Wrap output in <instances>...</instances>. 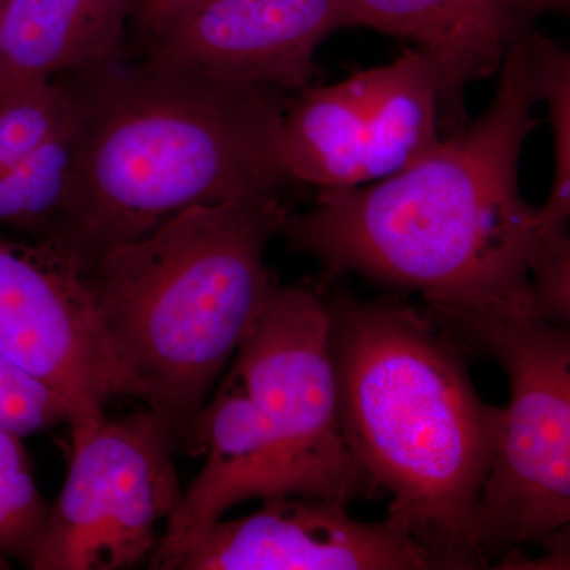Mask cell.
I'll use <instances>...</instances> for the list:
<instances>
[{
	"mask_svg": "<svg viewBox=\"0 0 570 570\" xmlns=\"http://www.w3.org/2000/svg\"><path fill=\"white\" fill-rule=\"evenodd\" d=\"M67 420L69 411L55 390L0 356V428L24 438Z\"/></svg>",
	"mask_w": 570,
	"mask_h": 570,
	"instance_id": "ffe728a7",
	"label": "cell"
},
{
	"mask_svg": "<svg viewBox=\"0 0 570 570\" xmlns=\"http://www.w3.org/2000/svg\"><path fill=\"white\" fill-rule=\"evenodd\" d=\"M281 195L200 205L82 269L121 396L186 441L277 285L265 265Z\"/></svg>",
	"mask_w": 570,
	"mask_h": 570,
	"instance_id": "277c9868",
	"label": "cell"
},
{
	"mask_svg": "<svg viewBox=\"0 0 570 570\" xmlns=\"http://www.w3.org/2000/svg\"><path fill=\"white\" fill-rule=\"evenodd\" d=\"M428 570L430 554L385 517L355 520L347 505L281 494L257 512L208 524L167 570Z\"/></svg>",
	"mask_w": 570,
	"mask_h": 570,
	"instance_id": "30bf717a",
	"label": "cell"
},
{
	"mask_svg": "<svg viewBox=\"0 0 570 570\" xmlns=\"http://www.w3.org/2000/svg\"><path fill=\"white\" fill-rule=\"evenodd\" d=\"M524 2H527L528 9L531 10L534 17H538L542 11L564 10L569 6V0H524Z\"/></svg>",
	"mask_w": 570,
	"mask_h": 570,
	"instance_id": "7402d4cb",
	"label": "cell"
},
{
	"mask_svg": "<svg viewBox=\"0 0 570 570\" xmlns=\"http://www.w3.org/2000/svg\"><path fill=\"white\" fill-rule=\"evenodd\" d=\"M430 317L464 351L497 360L509 379L510 400L474 520L487 568L521 543L547 546L569 527V326L502 311Z\"/></svg>",
	"mask_w": 570,
	"mask_h": 570,
	"instance_id": "5b68a950",
	"label": "cell"
},
{
	"mask_svg": "<svg viewBox=\"0 0 570 570\" xmlns=\"http://www.w3.org/2000/svg\"><path fill=\"white\" fill-rule=\"evenodd\" d=\"M48 512L21 438L0 428V558L31 568Z\"/></svg>",
	"mask_w": 570,
	"mask_h": 570,
	"instance_id": "d6986e66",
	"label": "cell"
},
{
	"mask_svg": "<svg viewBox=\"0 0 570 570\" xmlns=\"http://www.w3.org/2000/svg\"><path fill=\"white\" fill-rule=\"evenodd\" d=\"M281 154L291 181L341 189L366 184V111L362 71L336 85L307 86L288 99Z\"/></svg>",
	"mask_w": 570,
	"mask_h": 570,
	"instance_id": "5bb4252c",
	"label": "cell"
},
{
	"mask_svg": "<svg viewBox=\"0 0 570 570\" xmlns=\"http://www.w3.org/2000/svg\"><path fill=\"white\" fill-rule=\"evenodd\" d=\"M0 356L62 397L71 444L121 396L81 266L39 239L0 238Z\"/></svg>",
	"mask_w": 570,
	"mask_h": 570,
	"instance_id": "ba28073f",
	"label": "cell"
},
{
	"mask_svg": "<svg viewBox=\"0 0 570 570\" xmlns=\"http://www.w3.org/2000/svg\"><path fill=\"white\" fill-rule=\"evenodd\" d=\"M539 314L551 324L570 322V236L566 230L540 235L530 264Z\"/></svg>",
	"mask_w": 570,
	"mask_h": 570,
	"instance_id": "44dd1931",
	"label": "cell"
},
{
	"mask_svg": "<svg viewBox=\"0 0 570 570\" xmlns=\"http://www.w3.org/2000/svg\"><path fill=\"white\" fill-rule=\"evenodd\" d=\"M71 190L70 129L21 163L0 170V227L45 238L62 216Z\"/></svg>",
	"mask_w": 570,
	"mask_h": 570,
	"instance_id": "2e32d148",
	"label": "cell"
},
{
	"mask_svg": "<svg viewBox=\"0 0 570 570\" xmlns=\"http://www.w3.org/2000/svg\"><path fill=\"white\" fill-rule=\"evenodd\" d=\"M137 17L146 56L281 92L311 86L321 45L356 28L343 0H174Z\"/></svg>",
	"mask_w": 570,
	"mask_h": 570,
	"instance_id": "9c48e42d",
	"label": "cell"
},
{
	"mask_svg": "<svg viewBox=\"0 0 570 570\" xmlns=\"http://www.w3.org/2000/svg\"><path fill=\"white\" fill-rule=\"evenodd\" d=\"M58 80L70 104L71 190L39 242L82 269L194 206L272 197L291 183L284 92L159 56Z\"/></svg>",
	"mask_w": 570,
	"mask_h": 570,
	"instance_id": "7a4b0ae2",
	"label": "cell"
},
{
	"mask_svg": "<svg viewBox=\"0 0 570 570\" xmlns=\"http://www.w3.org/2000/svg\"><path fill=\"white\" fill-rule=\"evenodd\" d=\"M341 433L392 497L387 519L436 569L485 568L474 540L502 409L472 385L464 348L430 314L397 302H326Z\"/></svg>",
	"mask_w": 570,
	"mask_h": 570,
	"instance_id": "3957f363",
	"label": "cell"
},
{
	"mask_svg": "<svg viewBox=\"0 0 570 570\" xmlns=\"http://www.w3.org/2000/svg\"><path fill=\"white\" fill-rule=\"evenodd\" d=\"M326 299L307 287H277L254 322L228 376L276 434L298 497L348 505L382 497L348 452L328 348Z\"/></svg>",
	"mask_w": 570,
	"mask_h": 570,
	"instance_id": "52a82bcc",
	"label": "cell"
},
{
	"mask_svg": "<svg viewBox=\"0 0 570 570\" xmlns=\"http://www.w3.org/2000/svg\"><path fill=\"white\" fill-rule=\"evenodd\" d=\"M7 0H0V47H2V24H3V11H6Z\"/></svg>",
	"mask_w": 570,
	"mask_h": 570,
	"instance_id": "cb8c5ba5",
	"label": "cell"
},
{
	"mask_svg": "<svg viewBox=\"0 0 570 570\" xmlns=\"http://www.w3.org/2000/svg\"><path fill=\"white\" fill-rule=\"evenodd\" d=\"M141 0H7L0 85L52 81L118 58Z\"/></svg>",
	"mask_w": 570,
	"mask_h": 570,
	"instance_id": "4fadbf2b",
	"label": "cell"
},
{
	"mask_svg": "<svg viewBox=\"0 0 570 570\" xmlns=\"http://www.w3.org/2000/svg\"><path fill=\"white\" fill-rule=\"evenodd\" d=\"M366 111V184L403 170L441 140V88L433 63L409 51L362 71Z\"/></svg>",
	"mask_w": 570,
	"mask_h": 570,
	"instance_id": "9a60e30c",
	"label": "cell"
},
{
	"mask_svg": "<svg viewBox=\"0 0 570 570\" xmlns=\"http://www.w3.org/2000/svg\"><path fill=\"white\" fill-rule=\"evenodd\" d=\"M32 570H119L149 561L183 489L170 430L146 409L73 442Z\"/></svg>",
	"mask_w": 570,
	"mask_h": 570,
	"instance_id": "8992f818",
	"label": "cell"
},
{
	"mask_svg": "<svg viewBox=\"0 0 570 570\" xmlns=\"http://www.w3.org/2000/svg\"><path fill=\"white\" fill-rule=\"evenodd\" d=\"M356 28L412 41L436 70L442 102L499 73L531 32L524 0H343Z\"/></svg>",
	"mask_w": 570,
	"mask_h": 570,
	"instance_id": "7c38bea8",
	"label": "cell"
},
{
	"mask_svg": "<svg viewBox=\"0 0 570 570\" xmlns=\"http://www.w3.org/2000/svg\"><path fill=\"white\" fill-rule=\"evenodd\" d=\"M184 444L195 455H205V464L165 523L149 569L167 570L183 543L223 519L228 509L250 499L296 494L276 434L234 377H225Z\"/></svg>",
	"mask_w": 570,
	"mask_h": 570,
	"instance_id": "8fae6325",
	"label": "cell"
},
{
	"mask_svg": "<svg viewBox=\"0 0 570 570\" xmlns=\"http://www.w3.org/2000/svg\"><path fill=\"white\" fill-rule=\"evenodd\" d=\"M530 50L553 138V179L539 208L540 235H549L566 230L570 217V58L560 45L535 32L530 33Z\"/></svg>",
	"mask_w": 570,
	"mask_h": 570,
	"instance_id": "e0dca14e",
	"label": "cell"
},
{
	"mask_svg": "<svg viewBox=\"0 0 570 570\" xmlns=\"http://www.w3.org/2000/svg\"><path fill=\"white\" fill-rule=\"evenodd\" d=\"M69 129V97L58 78L0 85V170L21 163Z\"/></svg>",
	"mask_w": 570,
	"mask_h": 570,
	"instance_id": "ac0fdd59",
	"label": "cell"
},
{
	"mask_svg": "<svg viewBox=\"0 0 570 570\" xmlns=\"http://www.w3.org/2000/svg\"><path fill=\"white\" fill-rule=\"evenodd\" d=\"M530 33L509 51L471 129L377 181L324 189L309 212L287 214L279 235L333 273L415 292L431 314L540 317L530 276L539 208L519 179L524 142L540 124Z\"/></svg>",
	"mask_w": 570,
	"mask_h": 570,
	"instance_id": "6da1fadb",
	"label": "cell"
},
{
	"mask_svg": "<svg viewBox=\"0 0 570 570\" xmlns=\"http://www.w3.org/2000/svg\"><path fill=\"white\" fill-rule=\"evenodd\" d=\"M174 2V0H141L140 9L145 7L160 6V3Z\"/></svg>",
	"mask_w": 570,
	"mask_h": 570,
	"instance_id": "603a6c76",
	"label": "cell"
}]
</instances>
